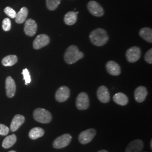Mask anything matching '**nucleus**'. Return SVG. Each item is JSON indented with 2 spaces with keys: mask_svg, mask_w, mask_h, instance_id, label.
<instances>
[{
  "mask_svg": "<svg viewBox=\"0 0 152 152\" xmlns=\"http://www.w3.org/2000/svg\"><path fill=\"white\" fill-rule=\"evenodd\" d=\"M90 39L92 44L96 46H102L108 42L109 36L107 32L102 28L93 30L90 34Z\"/></svg>",
  "mask_w": 152,
  "mask_h": 152,
  "instance_id": "1",
  "label": "nucleus"
},
{
  "mask_svg": "<svg viewBox=\"0 0 152 152\" xmlns=\"http://www.w3.org/2000/svg\"><path fill=\"white\" fill-rule=\"evenodd\" d=\"M84 54L79 50L77 46L71 45L65 51L64 55V59L65 62L68 64H72L82 59Z\"/></svg>",
  "mask_w": 152,
  "mask_h": 152,
  "instance_id": "2",
  "label": "nucleus"
},
{
  "mask_svg": "<svg viewBox=\"0 0 152 152\" xmlns=\"http://www.w3.org/2000/svg\"><path fill=\"white\" fill-rule=\"evenodd\" d=\"M34 119L41 124H48L52 120V115L48 110L44 108H37L33 112Z\"/></svg>",
  "mask_w": 152,
  "mask_h": 152,
  "instance_id": "3",
  "label": "nucleus"
},
{
  "mask_svg": "<svg viewBox=\"0 0 152 152\" xmlns=\"http://www.w3.org/2000/svg\"><path fill=\"white\" fill-rule=\"evenodd\" d=\"M72 137L69 134H63L58 137L53 142V147L56 149H61L67 147L72 141Z\"/></svg>",
  "mask_w": 152,
  "mask_h": 152,
  "instance_id": "4",
  "label": "nucleus"
},
{
  "mask_svg": "<svg viewBox=\"0 0 152 152\" xmlns=\"http://www.w3.org/2000/svg\"><path fill=\"white\" fill-rule=\"evenodd\" d=\"M76 107L79 110H86L90 106V100L86 92L79 94L76 99Z\"/></svg>",
  "mask_w": 152,
  "mask_h": 152,
  "instance_id": "5",
  "label": "nucleus"
},
{
  "mask_svg": "<svg viewBox=\"0 0 152 152\" xmlns=\"http://www.w3.org/2000/svg\"><path fill=\"white\" fill-rule=\"evenodd\" d=\"M96 134V131L94 129H89L83 131L78 136V140L82 144H86L92 141Z\"/></svg>",
  "mask_w": 152,
  "mask_h": 152,
  "instance_id": "6",
  "label": "nucleus"
},
{
  "mask_svg": "<svg viewBox=\"0 0 152 152\" xmlns=\"http://www.w3.org/2000/svg\"><path fill=\"white\" fill-rule=\"evenodd\" d=\"M141 50L137 46H133L128 49L126 53L127 61L130 63H135L140 58Z\"/></svg>",
  "mask_w": 152,
  "mask_h": 152,
  "instance_id": "7",
  "label": "nucleus"
},
{
  "mask_svg": "<svg viewBox=\"0 0 152 152\" xmlns=\"http://www.w3.org/2000/svg\"><path fill=\"white\" fill-rule=\"evenodd\" d=\"M50 41V39L48 35L45 34H39L34 39L33 42V47L36 50L42 49V48L49 45Z\"/></svg>",
  "mask_w": 152,
  "mask_h": 152,
  "instance_id": "8",
  "label": "nucleus"
},
{
  "mask_svg": "<svg viewBox=\"0 0 152 152\" xmlns=\"http://www.w3.org/2000/svg\"><path fill=\"white\" fill-rule=\"evenodd\" d=\"M70 94V90L68 87L62 86L57 90L55 93V99L58 102H64L69 98Z\"/></svg>",
  "mask_w": 152,
  "mask_h": 152,
  "instance_id": "9",
  "label": "nucleus"
},
{
  "mask_svg": "<svg viewBox=\"0 0 152 152\" xmlns=\"http://www.w3.org/2000/svg\"><path fill=\"white\" fill-rule=\"evenodd\" d=\"M87 9L94 16L101 17L104 14L103 8L95 1H90L88 3Z\"/></svg>",
  "mask_w": 152,
  "mask_h": 152,
  "instance_id": "10",
  "label": "nucleus"
},
{
  "mask_svg": "<svg viewBox=\"0 0 152 152\" xmlns=\"http://www.w3.org/2000/svg\"><path fill=\"white\" fill-rule=\"evenodd\" d=\"M37 31V24L33 19H28L26 20L24 31L26 35L32 37L35 35Z\"/></svg>",
  "mask_w": 152,
  "mask_h": 152,
  "instance_id": "11",
  "label": "nucleus"
},
{
  "mask_svg": "<svg viewBox=\"0 0 152 152\" xmlns=\"http://www.w3.org/2000/svg\"><path fill=\"white\" fill-rule=\"evenodd\" d=\"M5 87L7 96L9 98L14 97L16 92V84L10 76L7 77L6 79Z\"/></svg>",
  "mask_w": 152,
  "mask_h": 152,
  "instance_id": "12",
  "label": "nucleus"
},
{
  "mask_svg": "<svg viewBox=\"0 0 152 152\" xmlns=\"http://www.w3.org/2000/svg\"><path fill=\"white\" fill-rule=\"evenodd\" d=\"M97 96L102 103H108L110 100V94L108 88L105 86H101L99 87L97 91Z\"/></svg>",
  "mask_w": 152,
  "mask_h": 152,
  "instance_id": "13",
  "label": "nucleus"
},
{
  "mask_svg": "<svg viewBox=\"0 0 152 152\" xmlns=\"http://www.w3.org/2000/svg\"><path fill=\"white\" fill-rule=\"evenodd\" d=\"M144 148L143 141L140 139H136L128 145L126 152H141Z\"/></svg>",
  "mask_w": 152,
  "mask_h": 152,
  "instance_id": "14",
  "label": "nucleus"
},
{
  "mask_svg": "<svg viewBox=\"0 0 152 152\" xmlns=\"http://www.w3.org/2000/svg\"><path fill=\"white\" fill-rule=\"evenodd\" d=\"M106 68L108 73L112 76H119L121 73L120 65L112 60L107 62L106 64Z\"/></svg>",
  "mask_w": 152,
  "mask_h": 152,
  "instance_id": "15",
  "label": "nucleus"
},
{
  "mask_svg": "<svg viewBox=\"0 0 152 152\" xmlns=\"http://www.w3.org/2000/svg\"><path fill=\"white\" fill-rule=\"evenodd\" d=\"M147 95L148 91L147 88L144 86H139L137 87L134 92L135 99L138 103L143 102L145 100Z\"/></svg>",
  "mask_w": 152,
  "mask_h": 152,
  "instance_id": "16",
  "label": "nucleus"
},
{
  "mask_svg": "<svg viewBox=\"0 0 152 152\" xmlns=\"http://www.w3.org/2000/svg\"><path fill=\"white\" fill-rule=\"evenodd\" d=\"M24 122H25V117L23 115L20 114L15 115L11 121V125H10L11 131L12 132L16 131L24 124Z\"/></svg>",
  "mask_w": 152,
  "mask_h": 152,
  "instance_id": "17",
  "label": "nucleus"
},
{
  "mask_svg": "<svg viewBox=\"0 0 152 152\" xmlns=\"http://www.w3.org/2000/svg\"><path fill=\"white\" fill-rule=\"evenodd\" d=\"M114 102L118 105L124 106L127 105L129 102V99L127 96L122 92H118L114 95L113 97Z\"/></svg>",
  "mask_w": 152,
  "mask_h": 152,
  "instance_id": "18",
  "label": "nucleus"
},
{
  "mask_svg": "<svg viewBox=\"0 0 152 152\" xmlns=\"http://www.w3.org/2000/svg\"><path fill=\"white\" fill-rule=\"evenodd\" d=\"M28 15V10L26 7H23L16 14L15 22L18 24H22L26 22Z\"/></svg>",
  "mask_w": 152,
  "mask_h": 152,
  "instance_id": "19",
  "label": "nucleus"
},
{
  "mask_svg": "<svg viewBox=\"0 0 152 152\" xmlns=\"http://www.w3.org/2000/svg\"><path fill=\"white\" fill-rule=\"evenodd\" d=\"M140 36L149 43L152 42V30L150 28H141L139 31Z\"/></svg>",
  "mask_w": 152,
  "mask_h": 152,
  "instance_id": "20",
  "label": "nucleus"
},
{
  "mask_svg": "<svg viewBox=\"0 0 152 152\" xmlns=\"http://www.w3.org/2000/svg\"><path fill=\"white\" fill-rule=\"evenodd\" d=\"M64 23L68 26H72L77 20V14L75 11H69L65 14L64 18Z\"/></svg>",
  "mask_w": 152,
  "mask_h": 152,
  "instance_id": "21",
  "label": "nucleus"
},
{
  "mask_svg": "<svg viewBox=\"0 0 152 152\" xmlns=\"http://www.w3.org/2000/svg\"><path fill=\"white\" fill-rule=\"evenodd\" d=\"M45 134V131L41 127H34L31 129L29 132V137L32 139L36 140L43 136Z\"/></svg>",
  "mask_w": 152,
  "mask_h": 152,
  "instance_id": "22",
  "label": "nucleus"
},
{
  "mask_svg": "<svg viewBox=\"0 0 152 152\" xmlns=\"http://www.w3.org/2000/svg\"><path fill=\"white\" fill-rule=\"evenodd\" d=\"M16 139H17L16 136L15 134H12L11 135L6 137L2 142V147L5 149L11 148L15 144Z\"/></svg>",
  "mask_w": 152,
  "mask_h": 152,
  "instance_id": "23",
  "label": "nucleus"
},
{
  "mask_svg": "<svg viewBox=\"0 0 152 152\" xmlns=\"http://www.w3.org/2000/svg\"><path fill=\"white\" fill-rule=\"evenodd\" d=\"M18 62V58L16 55H10L4 58L2 60V64L4 66H9L15 64Z\"/></svg>",
  "mask_w": 152,
  "mask_h": 152,
  "instance_id": "24",
  "label": "nucleus"
},
{
  "mask_svg": "<svg viewBox=\"0 0 152 152\" xmlns=\"http://www.w3.org/2000/svg\"><path fill=\"white\" fill-rule=\"evenodd\" d=\"M61 0H46V6L49 10H55L60 5Z\"/></svg>",
  "mask_w": 152,
  "mask_h": 152,
  "instance_id": "25",
  "label": "nucleus"
},
{
  "mask_svg": "<svg viewBox=\"0 0 152 152\" xmlns=\"http://www.w3.org/2000/svg\"><path fill=\"white\" fill-rule=\"evenodd\" d=\"M2 27L4 31L7 32L11 29V22L10 19L5 18L2 21Z\"/></svg>",
  "mask_w": 152,
  "mask_h": 152,
  "instance_id": "26",
  "label": "nucleus"
},
{
  "mask_svg": "<svg viewBox=\"0 0 152 152\" xmlns=\"http://www.w3.org/2000/svg\"><path fill=\"white\" fill-rule=\"evenodd\" d=\"M22 74L23 75V78L25 81V84L26 85H28V84L30 83L31 82V77L30 76L29 72L28 70V69L26 68L23 70Z\"/></svg>",
  "mask_w": 152,
  "mask_h": 152,
  "instance_id": "27",
  "label": "nucleus"
},
{
  "mask_svg": "<svg viewBox=\"0 0 152 152\" xmlns=\"http://www.w3.org/2000/svg\"><path fill=\"white\" fill-rule=\"evenodd\" d=\"M4 12L7 16H9L12 19L15 18L16 16V12L15 11L10 7H6L4 9Z\"/></svg>",
  "mask_w": 152,
  "mask_h": 152,
  "instance_id": "28",
  "label": "nucleus"
},
{
  "mask_svg": "<svg viewBox=\"0 0 152 152\" xmlns=\"http://www.w3.org/2000/svg\"><path fill=\"white\" fill-rule=\"evenodd\" d=\"M9 132V128L6 125L0 124V135L6 136Z\"/></svg>",
  "mask_w": 152,
  "mask_h": 152,
  "instance_id": "29",
  "label": "nucleus"
},
{
  "mask_svg": "<svg viewBox=\"0 0 152 152\" xmlns=\"http://www.w3.org/2000/svg\"><path fill=\"white\" fill-rule=\"evenodd\" d=\"M144 59L148 63L152 64V49H149L145 55Z\"/></svg>",
  "mask_w": 152,
  "mask_h": 152,
  "instance_id": "30",
  "label": "nucleus"
},
{
  "mask_svg": "<svg viewBox=\"0 0 152 152\" xmlns=\"http://www.w3.org/2000/svg\"><path fill=\"white\" fill-rule=\"evenodd\" d=\"M98 152H108L107 151H106V150H101V151H98Z\"/></svg>",
  "mask_w": 152,
  "mask_h": 152,
  "instance_id": "31",
  "label": "nucleus"
},
{
  "mask_svg": "<svg viewBox=\"0 0 152 152\" xmlns=\"http://www.w3.org/2000/svg\"><path fill=\"white\" fill-rule=\"evenodd\" d=\"M151 149H152V140H151Z\"/></svg>",
  "mask_w": 152,
  "mask_h": 152,
  "instance_id": "32",
  "label": "nucleus"
},
{
  "mask_svg": "<svg viewBox=\"0 0 152 152\" xmlns=\"http://www.w3.org/2000/svg\"><path fill=\"white\" fill-rule=\"evenodd\" d=\"M9 152H16L15 151H9Z\"/></svg>",
  "mask_w": 152,
  "mask_h": 152,
  "instance_id": "33",
  "label": "nucleus"
},
{
  "mask_svg": "<svg viewBox=\"0 0 152 152\" xmlns=\"http://www.w3.org/2000/svg\"></svg>",
  "mask_w": 152,
  "mask_h": 152,
  "instance_id": "34",
  "label": "nucleus"
}]
</instances>
